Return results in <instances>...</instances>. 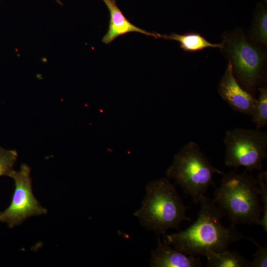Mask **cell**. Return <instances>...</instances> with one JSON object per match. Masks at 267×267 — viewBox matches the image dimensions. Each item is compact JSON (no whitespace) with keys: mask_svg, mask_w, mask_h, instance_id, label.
Masks as SVG:
<instances>
[{"mask_svg":"<svg viewBox=\"0 0 267 267\" xmlns=\"http://www.w3.org/2000/svg\"><path fill=\"white\" fill-rule=\"evenodd\" d=\"M199 203L196 221L183 230L165 235L163 242L186 255L205 257L209 251L222 252L236 242L248 239L235 226L225 227L221 223L225 215L212 199L204 196Z\"/></svg>","mask_w":267,"mask_h":267,"instance_id":"obj_1","label":"cell"},{"mask_svg":"<svg viewBox=\"0 0 267 267\" xmlns=\"http://www.w3.org/2000/svg\"><path fill=\"white\" fill-rule=\"evenodd\" d=\"M145 192L140 208L133 215L146 230L164 236L169 229H179L183 221H191L186 214L188 207L168 178L148 182Z\"/></svg>","mask_w":267,"mask_h":267,"instance_id":"obj_2","label":"cell"},{"mask_svg":"<svg viewBox=\"0 0 267 267\" xmlns=\"http://www.w3.org/2000/svg\"><path fill=\"white\" fill-rule=\"evenodd\" d=\"M215 188L212 200L228 217L231 224H258L262 206L259 184L252 175L247 171L223 173L220 186Z\"/></svg>","mask_w":267,"mask_h":267,"instance_id":"obj_3","label":"cell"},{"mask_svg":"<svg viewBox=\"0 0 267 267\" xmlns=\"http://www.w3.org/2000/svg\"><path fill=\"white\" fill-rule=\"evenodd\" d=\"M223 173L210 163L197 143L189 141L174 156L166 176L175 180L195 203H198L210 186H216L215 174Z\"/></svg>","mask_w":267,"mask_h":267,"instance_id":"obj_4","label":"cell"},{"mask_svg":"<svg viewBox=\"0 0 267 267\" xmlns=\"http://www.w3.org/2000/svg\"><path fill=\"white\" fill-rule=\"evenodd\" d=\"M223 142L227 167H243L249 172L262 170L263 161L267 156L266 132L236 128L226 132Z\"/></svg>","mask_w":267,"mask_h":267,"instance_id":"obj_5","label":"cell"},{"mask_svg":"<svg viewBox=\"0 0 267 267\" xmlns=\"http://www.w3.org/2000/svg\"><path fill=\"white\" fill-rule=\"evenodd\" d=\"M30 171L23 164L19 171L13 170L9 176L14 181L15 189L9 206L0 213V222L6 223L9 228L21 224L29 217L47 213L33 194Z\"/></svg>","mask_w":267,"mask_h":267,"instance_id":"obj_6","label":"cell"},{"mask_svg":"<svg viewBox=\"0 0 267 267\" xmlns=\"http://www.w3.org/2000/svg\"><path fill=\"white\" fill-rule=\"evenodd\" d=\"M222 43L237 77L247 88L254 87L260 78L264 58L262 51L241 35L226 37Z\"/></svg>","mask_w":267,"mask_h":267,"instance_id":"obj_7","label":"cell"},{"mask_svg":"<svg viewBox=\"0 0 267 267\" xmlns=\"http://www.w3.org/2000/svg\"><path fill=\"white\" fill-rule=\"evenodd\" d=\"M218 92L234 110L252 116L257 99L238 84L234 76L230 61L220 82Z\"/></svg>","mask_w":267,"mask_h":267,"instance_id":"obj_8","label":"cell"},{"mask_svg":"<svg viewBox=\"0 0 267 267\" xmlns=\"http://www.w3.org/2000/svg\"><path fill=\"white\" fill-rule=\"evenodd\" d=\"M150 267H200V258L186 255L162 242L158 235L156 248L151 251Z\"/></svg>","mask_w":267,"mask_h":267,"instance_id":"obj_9","label":"cell"},{"mask_svg":"<svg viewBox=\"0 0 267 267\" xmlns=\"http://www.w3.org/2000/svg\"><path fill=\"white\" fill-rule=\"evenodd\" d=\"M109 11L108 29L103 36L102 42L108 44L120 36L130 32H138L155 38H160V34L151 33L132 24L118 7L115 0H102Z\"/></svg>","mask_w":267,"mask_h":267,"instance_id":"obj_10","label":"cell"},{"mask_svg":"<svg viewBox=\"0 0 267 267\" xmlns=\"http://www.w3.org/2000/svg\"><path fill=\"white\" fill-rule=\"evenodd\" d=\"M206 267H251L252 262L239 253L228 250L216 252H207Z\"/></svg>","mask_w":267,"mask_h":267,"instance_id":"obj_11","label":"cell"},{"mask_svg":"<svg viewBox=\"0 0 267 267\" xmlns=\"http://www.w3.org/2000/svg\"><path fill=\"white\" fill-rule=\"evenodd\" d=\"M160 38L178 42L180 48L186 51H196L207 47L223 48V43L212 44L199 33H189L184 34L172 33L170 35H160Z\"/></svg>","mask_w":267,"mask_h":267,"instance_id":"obj_12","label":"cell"},{"mask_svg":"<svg viewBox=\"0 0 267 267\" xmlns=\"http://www.w3.org/2000/svg\"><path fill=\"white\" fill-rule=\"evenodd\" d=\"M259 96L251 117L257 130L267 125V90L265 88H259Z\"/></svg>","mask_w":267,"mask_h":267,"instance_id":"obj_13","label":"cell"},{"mask_svg":"<svg viewBox=\"0 0 267 267\" xmlns=\"http://www.w3.org/2000/svg\"><path fill=\"white\" fill-rule=\"evenodd\" d=\"M252 35L254 40L258 43L266 45L267 43V13L264 9H261L256 14Z\"/></svg>","mask_w":267,"mask_h":267,"instance_id":"obj_14","label":"cell"},{"mask_svg":"<svg viewBox=\"0 0 267 267\" xmlns=\"http://www.w3.org/2000/svg\"><path fill=\"white\" fill-rule=\"evenodd\" d=\"M260 189V199L263 204L262 214L257 224L261 225L267 232V173L261 172L256 178Z\"/></svg>","mask_w":267,"mask_h":267,"instance_id":"obj_15","label":"cell"},{"mask_svg":"<svg viewBox=\"0 0 267 267\" xmlns=\"http://www.w3.org/2000/svg\"><path fill=\"white\" fill-rule=\"evenodd\" d=\"M17 152L15 150L5 149L0 147V177L8 176L13 170L17 160Z\"/></svg>","mask_w":267,"mask_h":267,"instance_id":"obj_16","label":"cell"},{"mask_svg":"<svg viewBox=\"0 0 267 267\" xmlns=\"http://www.w3.org/2000/svg\"><path fill=\"white\" fill-rule=\"evenodd\" d=\"M248 239L254 243L258 247V249L253 254L251 267H267V246H261L251 238L248 237Z\"/></svg>","mask_w":267,"mask_h":267,"instance_id":"obj_17","label":"cell"},{"mask_svg":"<svg viewBox=\"0 0 267 267\" xmlns=\"http://www.w3.org/2000/svg\"><path fill=\"white\" fill-rule=\"evenodd\" d=\"M55 0L56 1L60 4L62 5V2L59 0Z\"/></svg>","mask_w":267,"mask_h":267,"instance_id":"obj_18","label":"cell"},{"mask_svg":"<svg viewBox=\"0 0 267 267\" xmlns=\"http://www.w3.org/2000/svg\"><path fill=\"white\" fill-rule=\"evenodd\" d=\"M265 0V1H267V0Z\"/></svg>","mask_w":267,"mask_h":267,"instance_id":"obj_19","label":"cell"},{"mask_svg":"<svg viewBox=\"0 0 267 267\" xmlns=\"http://www.w3.org/2000/svg\"></svg>","mask_w":267,"mask_h":267,"instance_id":"obj_20","label":"cell"}]
</instances>
